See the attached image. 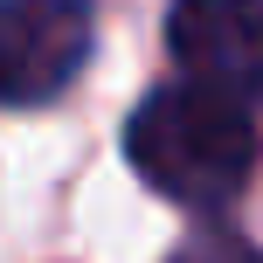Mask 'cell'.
Listing matches in <instances>:
<instances>
[{
  "mask_svg": "<svg viewBox=\"0 0 263 263\" xmlns=\"http://www.w3.org/2000/svg\"><path fill=\"white\" fill-rule=\"evenodd\" d=\"M125 159L173 208H229L256 173V125L201 83H159L125 125Z\"/></svg>",
  "mask_w": 263,
  "mask_h": 263,
  "instance_id": "obj_1",
  "label": "cell"
},
{
  "mask_svg": "<svg viewBox=\"0 0 263 263\" xmlns=\"http://www.w3.org/2000/svg\"><path fill=\"white\" fill-rule=\"evenodd\" d=\"M90 0H0V104H49L90 55Z\"/></svg>",
  "mask_w": 263,
  "mask_h": 263,
  "instance_id": "obj_2",
  "label": "cell"
},
{
  "mask_svg": "<svg viewBox=\"0 0 263 263\" xmlns=\"http://www.w3.org/2000/svg\"><path fill=\"white\" fill-rule=\"evenodd\" d=\"M166 49L187 83L242 111L263 104V0H173Z\"/></svg>",
  "mask_w": 263,
  "mask_h": 263,
  "instance_id": "obj_3",
  "label": "cell"
},
{
  "mask_svg": "<svg viewBox=\"0 0 263 263\" xmlns=\"http://www.w3.org/2000/svg\"><path fill=\"white\" fill-rule=\"evenodd\" d=\"M173 263H263V250H250L242 236H194L187 250H173Z\"/></svg>",
  "mask_w": 263,
  "mask_h": 263,
  "instance_id": "obj_4",
  "label": "cell"
}]
</instances>
